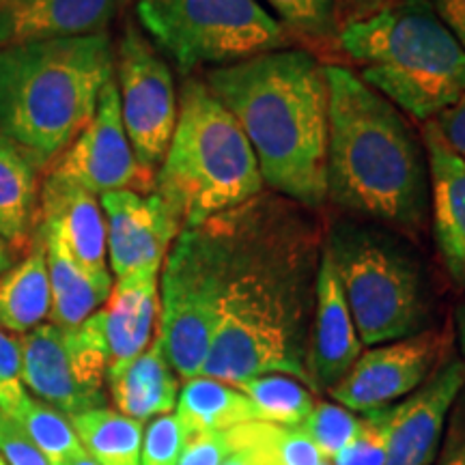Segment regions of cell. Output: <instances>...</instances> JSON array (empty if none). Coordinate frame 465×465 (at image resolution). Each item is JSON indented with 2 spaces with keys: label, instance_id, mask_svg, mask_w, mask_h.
Here are the masks:
<instances>
[{
  "label": "cell",
  "instance_id": "2e32d148",
  "mask_svg": "<svg viewBox=\"0 0 465 465\" xmlns=\"http://www.w3.org/2000/svg\"><path fill=\"white\" fill-rule=\"evenodd\" d=\"M37 231L50 235L80 267L95 276H110L106 216L100 196L48 173L39 190Z\"/></svg>",
  "mask_w": 465,
  "mask_h": 465
},
{
  "label": "cell",
  "instance_id": "603a6c76",
  "mask_svg": "<svg viewBox=\"0 0 465 465\" xmlns=\"http://www.w3.org/2000/svg\"><path fill=\"white\" fill-rule=\"evenodd\" d=\"M44 243L45 265L50 278V319L61 328H75L95 315L106 304L113 291V274L95 276L80 267L69 254L58 246L56 240L37 231Z\"/></svg>",
  "mask_w": 465,
  "mask_h": 465
},
{
  "label": "cell",
  "instance_id": "d4e9b609",
  "mask_svg": "<svg viewBox=\"0 0 465 465\" xmlns=\"http://www.w3.org/2000/svg\"><path fill=\"white\" fill-rule=\"evenodd\" d=\"M177 416L190 435L231 431L259 420L252 401L240 388L212 377H194L183 383L177 397Z\"/></svg>",
  "mask_w": 465,
  "mask_h": 465
},
{
  "label": "cell",
  "instance_id": "f546056e",
  "mask_svg": "<svg viewBox=\"0 0 465 465\" xmlns=\"http://www.w3.org/2000/svg\"><path fill=\"white\" fill-rule=\"evenodd\" d=\"M360 420H362V416H356V411L339 403H315L311 416L300 427L312 440L319 452L328 461H332L336 452H341L349 441L356 438Z\"/></svg>",
  "mask_w": 465,
  "mask_h": 465
},
{
  "label": "cell",
  "instance_id": "74e56055",
  "mask_svg": "<svg viewBox=\"0 0 465 465\" xmlns=\"http://www.w3.org/2000/svg\"><path fill=\"white\" fill-rule=\"evenodd\" d=\"M429 5L465 50V0H429Z\"/></svg>",
  "mask_w": 465,
  "mask_h": 465
},
{
  "label": "cell",
  "instance_id": "ee69618b",
  "mask_svg": "<svg viewBox=\"0 0 465 465\" xmlns=\"http://www.w3.org/2000/svg\"><path fill=\"white\" fill-rule=\"evenodd\" d=\"M63 465H100L95 461V459H93L89 452H83V455H78V457H74V459H69V461H65Z\"/></svg>",
  "mask_w": 465,
  "mask_h": 465
},
{
  "label": "cell",
  "instance_id": "52a82bcc",
  "mask_svg": "<svg viewBox=\"0 0 465 465\" xmlns=\"http://www.w3.org/2000/svg\"><path fill=\"white\" fill-rule=\"evenodd\" d=\"M358 336L366 347L431 330L433 306L424 267L397 231L341 220L325 235Z\"/></svg>",
  "mask_w": 465,
  "mask_h": 465
},
{
  "label": "cell",
  "instance_id": "d590c367",
  "mask_svg": "<svg viewBox=\"0 0 465 465\" xmlns=\"http://www.w3.org/2000/svg\"><path fill=\"white\" fill-rule=\"evenodd\" d=\"M444 433L433 465H465V388L452 405Z\"/></svg>",
  "mask_w": 465,
  "mask_h": 465
},
{
  "label": "cell",
  "instance_id": "f1b7e54d",
  "mask_svg": "<svg viewBox=\"0 0 465 465\" xmlns=\"http://www.w3.org/2000/svg\"><path fill=\"white\" fill-rule=\"evenodd\" d=\"M265 3L293 35L317 42L339 39L336 0H265Z\"/></svg>",
  "mask_w": 465,
  "mask_h": 465
},
{
  "label": "cell",
  "instance_id": "4fadbf2b",
  "mask_svg": "<svg viewBox=\"0 0 465 465\" xmlns=\"http://www.w3.org/2000/svg\"><path fill=\"white\" fill-rule=\"evenodd\" d=\"M50 173L83 185L95 196L116 190L143 194L153 190L155 173L138 162L125 134L114 78L102 89L91 124L54 162Z\"/></svg>",
  "mask_w": 465,
  "mask_h": 465
},
{
  "label": "cell",
  "instance_id": "83f0119b",
  "mask_svg": "<svg viewBox=\"0 0 465 465\" xmlns=\"http://www.w3.org/2000/svg\"><path fill=\"white\" fill-rule=\"evenodd\" d=\"M11 420L26 433V438L37 446L50 465H63L84 452L72 418L44 401L26 397Z\"/></svg>",
  "mask_w": 465,
  "mask_h": 465
},
{
  "label": "cell",
  "instance_id": "f6af8a7d",
  "mask_svg": "<svg viewBox=\"0 0 465 465\" xmlns=\"http://www.w3.org/2000/svg\"><path fill=\"white\" fill-rule=\"evenodd\" d=\"M0 465H7V461H5L3 455H0Z\"/></svg>",
  "mask_w": 465,
  "mask_h": 465
},
{
  "label": "cell",
  "instance_id": "9a60e30c",
  "mask_svg": "<svg viewBox=\"0 0 465 465\" xmlns=\"http://www.w3.org/2000/svg\"><path fill=\"white\" fill-rule=\"evenodd\" d=\"M465 388V360L450 358L427 381L394 403L383 465H433L446 420Z\"/></svg>",
  "mask_w": 465,
  "mask_h": 465
},
{
  "label": "cell",
  "instance_id": "e0dca14e",
  "mask_svg": "<svg viewBox=\"0 0 465 465\" xmlns=\"http://www.w3.org/2000/svg\"><path fill=\"white\" fill-rule=\"evenodd\" d=\"M362 353L356 323L349 312L345 293H342L339 274L332 257L322 252L317 276L315 312H312L311 334H308V377L315 392H330L342 377L349 373Z\"/></svg>",
  "mask_w": 465,
  "mask_h": 465
},
{
  "label": "cell",
  "instance_id": "5bb4252c",
  "mask_svg": "<svg viewBox=\"0 0 465 465\" xmlns=\"http://www.w3.org/2000/svg\"><path fill=\"white\" fill-rule=\"evenodd\" d=\"M100 203L106 216L110 272L121 278L143 267H162L182 224L158 192H106Z\"/></svg>",
  "mask_w": 465,
  "mask_h": 465
},
{
  "label": "cell",
  "instance_id": "b9f144b4",
  "mask_svg": "<svg viewBox=\"0 0 465 465\" xmlns=\"http://www.w3.org/2000/svg\"><path fill=\"white\" fill-rule=\"evenodd\" d=\"M457 334H459V347H461V353L465 360V300L457 308Z\"/></svg>",
  "mask_w": 465,
  "mask_h": 465
},
{
  "label": "cell",
  "instance_id": "9c48e42d",
  "mask_svg": "<svg viewBox=\"0 0 465 465\" xmlns=\"http://www.w3.org/2000/svg\"><path fill=\"white\" fill-rule=\"evenodd\" d=\"M224 293V248L213 220L182 229L160 270L158 334L182 380L201 377Z\"/></svg>",
  "mask_w": 465,
  "mask_h": 465
},
{
  "label": "cell",
  "instance_id": "1f68e13d",
  "mask_svg": "<svg viewBox=\"0 0 465 465\" xmlns=\"http://www.w3.org/2000/svg\"><path fill=\"white\" fill-rule=\"evenodd\" d=\"M190 433L177 414L153 418L143 433L141 465H177Z\"/></svg>",
  "mask_w": 465,
  "mask_h": 465
},
{
  "label": "cell",
  "instance_id": "44dd1931",
  "mask_svg": "<svg viewBox=\"0 0 465 465\" xmlns=\"http://www.w3.org/2000/svg\"><path fill=\"white\" fill-rule=\"evenodd\" d=\"M106 386L116 411L127 418L144 422L149 418L171 414L177 407L179 380L168 362L160 334H155L141 356L110 366Z\"/></svg>",
  "mask_w": 465,
  "mask_h": 465
},
{
  "label": "cell",
  "instance_id": "8fae6325",
  "mask_svg": "<svg viewBox=\"0 0 465 465\" xmlns=\"http://www.w3.org/2000/svg\"><path fill=\"white\" fill-rule=\"evenodd\" d=\"M114 83L134 153L155 173L177 125L179 97L166 58L134 25L125 26L114 48Z\"/></svg>",
  "mask_w": 465,
  "mask_h": 465
},
{
  "label": "cell",
  "instance_id": "484cf974",
  "mask_svg": "<svg viewBox=\"0 0 465 465\" xmlns=\"http://www.w3.org/2000/svg\"><path fill=\"white\" fill-rule=\"evenodd\" d=\"M84 450L100 465H141L143 422L116 410L97 407L72 418Z\"/></svg>",
  "mask_w": 465,
  "mask_h": 465
},
{
  "label": "cell",
  "instance_id": "e575fe53",
  "mask_svg": "<svg viewBox=\"0 0 465 465\" xmlns=\"http://www.w3.org/2000/svg\"><path fill=\"white\" fill-rule=\"evenodd\" d=\"M232 446L229 431H209L190 435L177 465H223Z\"/></svg>",
  "mask_w": 465,
  "mask_h": 465
},
{
  "label": "cell",
  "instance_id": "7a4b0ae2",
  "mask_svg": "<svg viewBox=\"0 0 465 465\" xmlns=\"http://www.w3.org/2000/svg\"><path fill=\"white\" fill-rule=\"evenodd\" d=\"M209 89L246 134L265 188L312 209L328 201L330 91L325 65L304 48L207 69Z\"/></svg>",
  "mask_w": 465,
  "mask_h": 465
},
{
  "label": "cell",
  "instance_id": "ac0fdd59",
  "mask_svg": "<svg viewBox=\"0 0 465 465\" xmlns=\"http://www.w3.org/2000/svg\"><path fill=\"white\" fill-rule=\"evenodd\" d=\"M435 246L449 276L465 289V162L441 141L433 121L422 125Z\"/></svg>",
  "mask_w": 465,
  "mask_h": 465
},
{
  "label": "cell",
  "instance_id": "d6986e66",
  "mask_svg": "<svg viewBox=\"0 0 465 465\" xmlns=\"http://www.w3.org/2000/svg\"><path fill=\"white\" fill-rule=\"evenodd\" d=\"M116 0H0V48L106 33Z\"/></svg>",
  "mask_w": 465,
  "mask_h": 465
},
{
  "label": "cell",
  "instance_id": "4316f807",
  "mask_svg": "<svg viewBox=\"0 0 465 465\" xmlns=\"http://www.w3.org/2000/svg\"><path fill=\"white\" fill-rule=\"evenodd\" d=\"M235 386L252 401L257 418L263 422L300 427L315 407L311 388L289 375L270 373L250 377Z\"/></svg>",
  "mask_w": 465,
  "mask_h": 465
},
{
  "label": "cell",
  "instance_id": "836d02e7",
  "mask_svg": "<svg viewBox=\"0 0 465 465\" xmlns=\"http://www.w3.org/2000/svg\"><path fill=\"white\" fill-rule=\"evenodd\" d=\"M0 455L7 465H50L17 424L0 411Z\"/></svg>",
  "mask_w": 465,
  "mask_h": 465
},
{
  "label": "cell",
  "instance_id": "7c38bea8",
  "mask_svg": "<svg viewBox=\"0 0 465 465\" xmlns=\"http://www.w3.org/2000/svg\"><path fill=\"white\" fill-rule=\"evenodd\" d=\"M449 334L424 330L407 339L383 342L360 353L349 373L330 391L351 411H375L410 397L440 369Z\"/></svg>",
  "mask_w": 465,
  "mask_h": 465
},
{
  "label": "cell",
  "instance_id": "ffe728a7",
  "mask_svg": "<svg viewBox=\"0 0 465 465\" xmlns=\"http://www.w3.org/2000/svg\"><path fill=\"white\" fill-rule=\"evenodd\" d=\"M160 270L143 267L116 278L106 304L100 308L108 369L141 356L158 334Z\"/></svg>",
  "mask_w": 465,
  "mask_h": 465
},
{
  "label": "cell",
  "instance_id": "ab89813d",
  "mask_svg": "<svg viewBox=\"0 0 465 465\" xmlns=\"http://www.w3.org/2000/svg\"><path fill=\"white\" fill-rule=\"evenodd\" d=\"M223 465H259L254 455L246 449H232L231 455L224 459Z\"/></svg>",
  "mask_w": 465,
  "mask_h": 465
},
{
  "label": "cell",
  "instance_id": "277c9868",
  "mask_svg": "<svg viewBox=\"0 0 465 465\" xmlns=\"http://www.w3.org/2000/svg\"><path fill=\"white\" fill-rule=\"evenodd\" d=\"M113 78L108 33L0 48V134L48 171L91 124Z\"/></svg>",
  "mask_w": 465,
  "mask_h": 465
},
{
  "label": "cell",
  "instance_id": "8992f818",
  "mask_svg": "<svg viewBox=\"0 0 465 465\" xmlns=\"http://www.w3.org/2000/svg\"><path fill=\"white\" fill-rule=\"evenodd\" d=\"M153 190L194 229L265 192L246 134L203 78H185L171 144Z\"/></svg>",
  "mask_w": 465,
  "mask_h": 465
},
{
  "label": "cell",
  "instance_id": "30bf717a",
  "mask_svg": "<svg viewBox=\"0 0 465 465\" xmlns=\"http://www.w3.org/2000/svg\"><path fill=\"white\" fill-rule=\"evenodd\" d=\"M22 381L35 397L74 418L106 407L108 349L100 311L75 328L42 323L20 339Z\"/></svg>",
  "mask_w": 465,
  "mask_h": 465
},
{
  "label": "cell",
  "instance_id": "d6a6232c",
  "mask_svg": "<svg viewBox=\"0 0 465 465\" xmlns=\"http://www.w3.org/2000/svg\"><path fill=\"white\" fill-rule=\"evenodd\" d=\"M26 397L22 381L20 341L0 330V411L14 418Z\"/></svg>",
  "mask_w": 465,
  "mask_h": 465
},
{
  "label": "cell",
  "instance_id": "60d3db41",
  "mask_svg": "<svg viewBox=\"0 0 465 465\" xmlns=\"http://www.w3.org/2000/svg\"><path fill=\"white\" fill-rule=\"evenodd\" d=\"M388 3H391V0H360V20H364V17L373 15L375 11H380L381 7H386Z\"/></svg>",
  "mask_w": 465,
  "mask_h": 465
},
{
  "label": "cell",
  "instance_id": "4dcf8cb0",
  "mask_svg": "<svg viewBox=\"0 0 465 465\" xmlns=\"http://www.w3.org/2000/svg\"><path fill=\"white\" fill-rule=\"evenodd\" d=\"M394 405L366 411L360 429L349 444L332 457V465H383L388 440H391Z\"/></svg>",
  "mask_w": 465,
  "mask_h": 465
},
{
  "label": "cell",
  "instance_id": "7402d4cb",
  "mask_svg": "<svg viewBox=\"0 0 465 465\" xmlns=\"http://www.w3.org/2000/svg\"><path fill=\"white\" fill-rule=\"evenodd\" d=\"M39 171L0 134V240L31 252L39 224Z\"/></svg>",
  "mask_w": 465,
  "mask_h": 465
},
{
  "label": "cell",
  "instance_id": "7bdbcfd3",
  "mask_svg": "<svg viewBox=\"0 0 465 465\" xmlns=\"http://www.w3.org/2000/svg\"><path fill=\"white\" fill-rule=\"evenodd\" d=\"M11 267V254H9V246L0 240V274H5Z\"/></svg>",
  "mask_w": 465,
  "mask_h": 465
},
{
  "label": "cell",
  "instance_id": "5b68a950",
  "mask_svg": "<svg viewBox=\"0 0 465 465\" xmlns=\"http://www.w3.org/2000/svg\"><path fill=\"white\" fill-rule=\"evenodd\" d=\"M336 42L366 86L424 124L465 93V50L429 0H391L342 26Z\"/></svg>",
  "mask_w": 465,
  "mask_h": 465
},
{
  "label": "cell",
  "instance_id": "cb8c5ba5",
  "mask_svg": "<svg viewBox=\"0 0 465 465\" xmlns=\"http://www.w3.org/2000/svg\"><path fill=\"white\" fill-rule=\"evenodd\" d=\"M52 295L42 240L26 259L0 274V330L26 334L50 317Z\"/></svg>",
  "mask_w": 465,
  "mask_h": 465
},
{
  "label": "cell",
  "instance_id": "3957f363",
  "mask_svg": "<svg viewBox=\"0 0 465 465\" xmlns=\"http://www.w3.org/2000/svg\"><path fill=\"white\" fill-rule=\"evenodd\" d=\"M325 78L328 201L397 232L422 231L431 209L422 141L403 113L356 72L325 65Z\"/></svg>",
  "mask_w": 465,
  "mask_h": 465
},
{
  "label": "cell",
  "instance_id": "8d00e7d4",
  "mask_svg": "<svg viewBox=\"0 0 465 465\" xmlns=\"http://www.w3.org/2000/svg\"><path fill=\"white\" fill-rule=\"evenodd\" d=\"M431 121L438 127L441 141L449 144L459 160L465 162V93Z\"/></svg>",
  "mask_w": 465,
  "mask_h": 465
},
{
  "label": "cell",
  "instance_id": "6da1fadb",
  "mask_svg": "<svg viewBox=\"0 0 465 465\" xmlns=\"http://www.w3.org/2000/svg\"><path fill=\"white\" fill-rule=\"evenodd\" d=\"M212 220L224 248V293L201 377L235 386L281 373L311 388L308 334L325 242L312 209L261 192Z\"/></svg>",
  "mask_w": 465,
  "mask_h": 465
},
{
  "label": "cell",
  "instance_id": "f35d334b",
  "mask_svg": "<svg viewBox=\"0 0 465 465\" xmlns=\"http://www.w3.org/2000/svg\"><path fill=\"white\" fill-rule=\"evenodd\" d=\"M336 20H339V31L351 22H358L360 0H336Z\"/></svg>",
  "mask_w": 465,
  "mask_h": 465
},
{
  "label": "cell",
  "instance_id": "ba28073f",
  "mask_svg": "<svg viewBox=\"0 0 465 465\" xmlns=\"http://www.w3.org/2000/svg\"><path fill=\"white\" fill-rule=\"evenodd\" d=\"M136 17L182 74L293 48L298 37L259 0H138Z\"/></svg>",
  "mask_w": 465,
  "mask_h": 465
}]
</instances>
